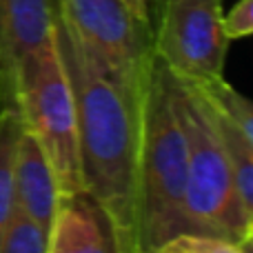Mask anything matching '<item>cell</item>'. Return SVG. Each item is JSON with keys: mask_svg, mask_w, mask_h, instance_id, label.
<instances>
[{"mask_svg": "<svg viewBox=\"0 0 253 253\" xmlns=\"http://www.w3.org/2000/svg\"><path fill=\"white\" fill-rule=\"evenodd\" d=\"M151 27L153 53L173 76L191 83L224 78L231 40L222 0H162Z\"/></svg>", "mask_w": 253, "mask_h": 253, "instance_id": "cell-6", "label": "cell"}, {"mask_svg": "<svg viewBox=\"0 0 253 253\" xmlns=\"http://www.w3.org/2000/svg\"><path fill=\"white\" fill-rule=\"evenodd\" d=\"M173 78V100L187 140L184 211L193 231L240 242L247 211L233 182L231 165L213 123L211 105L193 83Z\"/></svg>", "mask_w": 253, "mask_h": 253, "instance_id": "cell-3", "label": "cell"}, {"mask_svg": "<svg viewBox=\"0 0 253 253\" xmlns=\"http://www.w3.org/2000/svg\"><path fill=\"white\" fill-rule=\"evenodd\" d=\"M56 0H0V105L13 100L20 60L56 31Z\"/></svg>", "mask_w": 253, "mask_h": 253, "instance_id": "cell-7", "label": "cell"}, {"mask_svg": "<svg viewBox=\"0 0 253 253\" xmlns=\"http://www.w3.org/2000/svg\"><path fill=\"white\" fill-rule=\"evenodd\" d=\"M191 83V80H189ZM200 93L215 107L222 111L238 129L242 131L247 140L253 144V100L242 96L238 89H233L224 78L209 80V83H193Z\"/></svg>", "mask_w": 253, "mask_h": 253, "instance_id": "cell-12", "label": "cell"}, {"mask_svg": "<svg viewBox=\"0 0 253 253\" xmlns=\"http://www.w3.org/2000/svg\"><path fill=\"white\" fill-rule=\"evenodd\" d=\"M123 2L129 7V11L133 13L135 18H140L142 22H149L151 25V11H149V0H123Z\"/></svg>", "mask_w": 253, "mask_h": 253, "instance_id": "cell-16", "label": "cell"}, {"mask_svg": "<svg viewBox=\"0 0 253 253\" xmlns=\"http://www.w3.org/2000/svg\"><path fill=\"white\" fill-rule=\"evenodd\" d=\"M211 111H213L215 129H218V135L222 140V147L229 158V165H231L238 196H240V202L247 211V218H249L253 213V144L222 111H218L213 105H211Z\"/></svg>", "mask_w": 253, "mask_h": 253, "instance_id": "cell-10", "label": "cell"}, {"mask_svg": "<svg viewBox=\"0 0 253 253\" xmlns=\"http://www.w3.org/2000/svg\"><path fill=\"white\" fill-rule=\"evenodd\" d=\"M47 253H120L111 220L96 198L87 191L60 198Z\"/></svg>", "mask_w": 253, "mask_h": 253, "instance_id": "cell-8", "label": "cell"}, {"mask_svg": "<svg viewBox=\"0 0 253 253\" xmlns=\"http://www.w3.org/2000/svg\"><path fill=\"white\" fill-rule=\"evenodd\" d=\"M13 175H16V209L49 231L62 193L47 153L27 129H22L18 140Z\"/></svg>", "mask_w": 253, "mask_h": 253, "instance_id": "cell-9", "label": "cell"}, {"mask_svg": "<svg viewBox=\"0 0 253 253\" xmlns=\"http://www.w3.org/2000/svg\"><path fill=\"white\" fill-rule=\"evenodd\" d=\"M240 242H253V213L247 220V227H245V236H242Z\"/></svg>", "mask_w": 253, "mask_h": 253, "instance_id": "cell-17", "label": "cell"}, {"mask_svg": "<svg viewBox=\"0 0 253 253\" xmlns=\"http://www.w3.org/2000/svg\"><path fill=\"white\" fill-rule=\"evenodd\" d=\"M22 120L13 107L0 109V233L16 213V149Z\"/></svg>", "mask_w": 253, "mask_h": 253, "instance_id": "cell-11", "label": "cell"}, {"mask_svg": "<svg viewBox=\"0 0 253 253\" xmlns=\"http://www.w3.org/2000/svg\"><path fill=\"white\" fill-rule=\"evenodd\" d=\"M56 36L74 89L84 191L109 215L120 253H135L142 87H125L100 74L58 25Z\"/></svg>", "mask_w": 253, "mask_h": 253, "instance_id": "cell-1", "label": "cell"}, {"mask_svg": "<svg viewBox=\"0 0 253 253\" xmlns=\"http://www.w3.org/2000/svg\"><path fill=\"white\" fill-rule=\"evenodd\" d=\"M9 107L20 114L22 126L47 153L62 196L84 191L74 89L56 31L20 60Z\"/></svg>", "mask_w": 253, "mask_h": 253, "instance_id": "cell-4", "label": "cell"}, {"mask_svg": "<svg viewBox=\"0 0 253 253\" xmlns=\"http://www.w3.org/2000/svg\"><path fill=\"white\" fill-rule=\"evenodd\" d=\"M49 231L16 209L0 233V253H47Z\"/></svg>", "mask_w": 253, "mask_h": 253, "instance_id": "cell-13", "label": "cell"}, {"mask_svg": "<svg viewBox=\"0 0 253 253\" xmlns=\"http://www.w3.org/2000/svg\"><path fill=\"white\" fill-rule=\"evenodd\" d=\"M242 253H253V242H240Z\"/></svg>", "mask_w": 253, "mask_h": 253, "instance_id": "cell-19", "label": "cell"}, {"mask_svg": "<svg viewBox=\"0 0 253 253\" xmlns=\"http://www.w3.org/2000/svg\"><path fill=\"white\" fill-rule=\"evenodd\" d=\"M162 0H149V11H151V20H153V13H156V9L160 7Z\"/></svg>", "mask_w": 253, "mask_h": 253, "instance_id": "cell-18", "label": "cell"}, {"mask_svg": "<svg viewBox=\"0 0 253 253\" xmlns=\"http://www.w3.org/2000/svg\"><path fill=\"white\" fill-rule=\"evenodd\" d=\"M56 25L100 74L125 87H142L153 62V27L123 0H56Z\"/></svg>", "mask_w": 253, "mask_h": 253, "instance_id": "cell-5", "label": "cell"}, {"mask_svg": "<svg viewBox=\"0 0 253 253\" xmlns=\"http://www.w3.org/2000/svg\"><path fill=\"white\" fill-rule=\"evenodd\" d=\"M187 140L173 100L171 71L153 53L140 102L135 253L193 231L184 211Z\"/></svg>", "mask_w": 253, "mask_h": 253, "instance_id": "cell-2", "label": "cell"}, {"mask_svg": "<svg viewBox=\"0 0 253 253\" xmlns=\"http://www.w3.org/2000/svg\"><path fill=\"white\" fill-rule=\"evenodd\" d=\"M224 31L229 40L253 36V0H240L224 16Z\"/></svg>", "mask_w": 253, "mask_h": 253, "instance_id": "cell-15", "label": "cell"}, {"mask_svg": "<svg viewBox=\"0 0 253 253\" xmlns=\"http://www.w3.org/2000/svg\"><path fill=\"white\" fill-rule=\"evenodd\" d=\"M144 253H242L240 242L202 231H182Z\"/></svg>", "mask_w": 253, "mask_h": 253, "instance_id": "cell-14", "label": "cell"}]
</instances>
